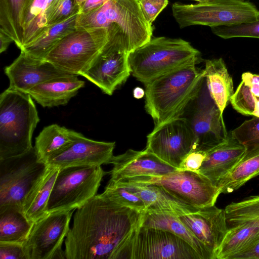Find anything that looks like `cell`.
Wrapping results in <instances>:
<instances>
[{"label":"cell","instance_id":"cell-1","mask_svg":"<svg viewBox=\"0 0 259 259\" xmlns=\"http://www.w3.org/2000/svg\"><path fill=\"white\" fill-rule=\"evenodd\" d=\"M76 209L65 240L66 259H114L122 243L141 226L143 213L101 194Z\"/></svg>","mask_w":259,"mask_h":259},{"label":"cell","instance_id":"cell-2","mask_svg":"<svg viewBox=\"0 0 259 259\" xmlns=\"http://www.w3.org/2000/svg\"><path fill=\"white\" fill-rule=\"evenodd\" d=\"M196 65L188 64L144 84L145 108L155 126L182 117L197 96L205 78Z\"/></svg>","mask_w":259,"mask_h":259},{"label":"cell","instance_id":"cell-3","mask_svg":"<svg viewBox=\"0 0 259 259\" xmlns=\"http://www.w3.org/2000/svg\"><path fill=\"white\" fill-rule=\"evenodd\" d=\"M132 74L144 84L159 76L201 60L200 51L182 38L152 37L128 54Z\"/></svg>","mask_w":259,"mask_h":259},{"label":"cell","instance_id":"cell-4","mask_svg":"<svg viewBox=\"0 0 259 259\" xmlns=\"http://www.w3.org/2000/svg\"><path fill=\"white\" fill-rule=\"evenodd\" d=\"M39 121L31 95L8 88L0 95V159L31 149L32 135Z\"/></svg>","mask_w":259,"mask_h":259},{"label":"cell","instance_id":"cell-5","mask_svg":"<svg viewBox=\"0 0 259 259\" xmlns=\"http://www.w3.org/2000/svg\"><path fill=\"white\" fill-rule=\"evenodd\" d=\"M171 10L180 28L193 25L230 26L259 18V10L248 0H208L190 5L175 3Z\"/></svg>","mask_w":259,"mask_h":259},{"label":"cell","instance_id":"cell-6","mask_svg":"<svg viewBox=\"0 0 259 259\" xmlns=\"http://www.w3.org/2000/svg\"><path fill=\"white\" fill-rule=\"evenodd\" d=\"M114 259H201L187 242L165 230L140 226L124 240Z\"/></svg>","mask_w":259,"mask_h":259},{"label":"cell","instance_id":"cell-7","mask_svg":"<svg viewBox=\"0 0 259 259\" xmlns=\"http://www.w3.org/2000/svg\"><path fill=\"white\" fill-rule=\"evenodd\" d=\"M101 166L60 169L47 206V213L70 211L95 196L106 175Z\"/></svg>","mask_w":259,"mask_h":259},{"label":"cell","instance_id":"cell-8","mask_svg":"<svg viewBox=\"0 0 259 259\" xmlns=\"http://www.w3.org/2000/svg\"><path fill=\"white\" fill-rule=\"evenodd\" d=\"M107 40L105 28H76L61 40L44 60L68 73L80 75Z\"/></svg>","mask_w":259,"mask_h":259},{"label":"cell","instance_id":"cell-9","mask_svg":"<svg viewBox=\"0 0 259 259\" xmlns=\"http://www.w3.org/2000/svg\"><path fill=\"white\" fill-rule=\"evenodd\" d=\"M48 166L39 161L34 147L17 156L0 159V207L22 208L26 197Z\"/></svg>","mask_w":259,"mask_h":259},{"label":"cell","instance_id":"cell-10","mask_svg":"<svg viewBox=\"0 0 259 259\" xmlns=\"http://www.w3.org/2000/svg\"><path fill=\"white\" fill-rule=\"evenodd\" d=\"M126 179L160 186L176 198L199 208L215 205L221 194L219 189L199 172L178 169L163 176Z\"/></svg>","mask_w":259,"mask_h":259},{"label":"cell","instance_id":"cell-11","mask_svg":"<svg viewBox=\"0 0 259 259\" xmlns=\"http://www.w3.org/2000/svg\"><path fill=\"white\" fill-rule=\"evenodd\" d=\"M223 114L211 98L204 80L198 95L182 116L193 132V150L206 151L228 137Z\"/></svg>","mask_w":259,"mask_h":259},{"label":"cell","instance_id":"cell-12","mask_svg":"<svg viewBox=\"0 0 259 259\" xmlns=\"http://www.w3.org/2000/svg\"><path fill=\"white\" fill-rule=\"evenodd\" d=\"M74 210L48 213L33 223L23 243L27 259L66 258L62 245Z\"/></svg>","mask_w":259,"mask_h":259},{"label":"cell","instance_id":"cell-13","mask_svg":"<svg viewBox=\"0 0 259 259\" xmlns=\"http://www.w3.org/2000/svg\"><path fill=\"white\" fill-rule=\"evenodd\" d=\"M195 147V136L188 121L180 117L155 126L147 137L145 149L179 169Z\"/></svg>","mask_w":259,"mask_h":259},{"label":"cell","instance_id":"cell-14","mask_svg":"<svg viewBox=\"0 0 259 259\" xmlns=\"http://www.w3.org/2000/svg\"><path fill=\"white\" fill-rule=\"evenodd\" d=\"M128 54L107 40L88 68L80 75L112 95L131 75Z\"/></svg>","mask_w":259,"mask_h":259},{"label":"cell","instance_id":"cell-15","mask_svg":"<svg viewBox=\"0 0 259 259\" xmlns=\"http://www.w3.org/2000/svg\"><path fill=\"white\" fill-rule=\"evenodd\" d=\"M115 142L93 140L80 135L65 149L49 160L48 166L62 169L72 166H96L108 164Z\"/></svg>","mask_w":259,"mask_h":259},{"label":"cell","instance_id":"cell-16","mask_svg":"<svg viewBox=\"0 0 259 259\" xmlns=\"http://www.w3.org/2000/svg\"><path fill=\"white\" fill-rule=\"evenodd\" d=\"M5 72L9 79V89L25 93L48 80L75 75L59 69L45 60L34 58L22 51L13 63L5 68Z\"/></svg>","mask_w":259,"mask_h":259},{"label":"cell","instance_id":"cell-17","mask_svg":"<svg viewBox=\"0 0 259 259\" xmlns=\"http://www.w3.org/2000/svg\"><path fill=\"white\" fill-rule=\"evenodd\" d=\"M178 217L205 246L213 259H216L229 228L225 209L213 205L201 208L196 212Z\"/></svg>","mask_w":259,"mask_h":259},{"label":"cell","instance_id":"cell-18","mask_svg":"<svg viewBox=\"0 0 259 259\" xmlns=\"http://www.w3.org/2000/svg\"><path fill=\"white\" fill-rule=\"evenodd\" d=\"M109 163L113 164L110 180L114 181L140 176H163L178 169L145 149H128L121 154L113 155Z\"/></svg>","mask_w":259,"mask_h":259},{"label":"cell","instance_id":"cell-19","mask_svg":"<svg viewBox=\"0 0 259 259\" xmlns=\"http://www.w3.org/2000/svg\"><path fill=\"white\" fill-rule=\"evenodd\" d=\"M115 182L141 198L145 204V212L165 213L178 217L196 212L201 208L180 200L160 186L126 179Z\"/></svg>","mask_w":259,"mask_h":259},{"label":"cell","instance_id":"cell-20","mask_svg":"<svg viewBox=\"0 0 259 259\" xmlns=\"http://www.w3.org/2000/svg\"><path fill=\"white\" fill-rule=\"evenodd\" d=\"M246 150L247 148L229 133L225 140L205 151L206 157L199 172L218 188L222 181L232 171Z\"/></svg>","mask_w":259,"mask_h":259},{"label":"cell","instance_id":"cell-21","mask_svg":"<svg viewBox=\"0 0 259 259\" xmlns=\"http://www.w3.org/2000/svg\"><path fill=\"white\" fill-rule=\"evenodd\" d=\"M77 76L72 75L48 80L34 87L28 93L43 107L65 105L84 86V81Z\"/></svg>","mask_w":259,"mask_h":259},{"label":"cell","instance_id":"cell-22","mask_svg":"<svg viewBox=\"0 0 259 259\" xmlns=\"http://www.w3.org/2000/svg\"><path fill=\"white\" fill-rule=\"evenodd\" d=\"M203 72L209 94L223 113L234 93L232 78L224 60L220 58L205 60Z\"/></svg>","mask_w":259,"mask_h":259},{"label":"cell","instance_id":"cell-23","mask_svg":"<svg viewBox=\"0 0 259 259\" xmlns=\"http://www.w3.org/2000/svg\"><path fill=\"white\" fill-rule=\"evenodd\" d=\"M141 226L168 231L187 242L201 259H213L205 246L183 224L178 216L165 213L145 212L142 213Z\"/></svg>","mask_w":259,"mask_h":259},{"label":"cell","instance_id":"cell-24","mask_svg":"<svg viewBox=\"0 0 259 259\" xmlns=\"http://www.w3.org/2000/svg\"><path fill=\"white\" fill-rule=\"evenodd\" d=\"M80 134L57 124L45 127L35 140L34 148L38 160L46 164L68 147Z\"/></svg>","mask_w":259,"mask_h":259},{"label":"cell","instance_id":"cell-25","mask_svg":"<svg viewBox=\"0 0 259 259\" xmlns=\"http://www.w3.org/2000/svg\"><path fill=\"white\" fill-rule=\"evenodd\" d=\"M59 170L48 166L26 197L22 210L27 219L32 223L47 214L48 202Z\"/></svg>","mask_w":259,"mask_h":259},{"label":"cell","instance_id":"cell-26","mask_svg":"<svg viewBox=\"0 0 259 259\" xmlns=\"http://www.w3.org/2000/svg\"><path fill=\"white\" fill-rule=\"evenodd\" d=\"M259 176V145L249 147L218 186L220 194L230 193Z\"/></svg>","mask_w":259,"mask_h":259},{"label":"cell","instance_id":"cell-27","mask_svg":"<svg viewBox=\"0 0 259 259\" xmlns=\"http://www.w3.org/2000/svg\"><path fill=\"white\" fill-rule=\"evenodd\" d=\"M33 225L21 207L10 205L0 207V242L23 244Z\"/></svg>","mask_w":259,"mask_h":259},{"label":"cell","instance_id":"cell-28","mask_svg":"<svg viewBox=\"0 0 259 259\" xmlns=\"http://www.w3.org/2000/svg\"><path fill=\"white\" fill-rule=\"evenodd\" d=\"M230 103L241 114L259 117V75L243 73Z\"/></svg>","mask_w":259,"mask_h":259},{"label":"cell","instance_id":"cell-29","mask_svg":"<svg viewBox=\"0 0 259 259\" xmlns=\"http://www.w3.org/2000/svg\"><path fill=\"white\" fill-rule=\"evenodd\" d=\"M78 14L60 23L48 26L33 42L21 50L30 56L44 60L49 52L66 35L76 29Z\"/></svg>","mask_w":259,"mask_h":259},{"label":"cell","instance_id":"cell-30","mask_svg":"<svg viewBox=\"0 0 259 259\" xmlns=\"http://www.w3.org/2000/svg\"><path fill=\"white\" fill-rule=\"evenodd\" d=\"M219 247L216 259H233L259 236V227L251 223L230 226Z\"/></svg>","mask_w":259,"mask_h":259},{"label":"cell","instance_id":"cell-31","mask_svg":"<svg viewBox=\"0 0 259 259\" xmlns=\"http://www.w3.org/2000/svg\"><path fill=\"white\" fill-rule=\"evenodd\" d=\"M47 0H24L21 22L23 31V47H27L37 39L46 30L42 16Z\"/></svg>","mask_w":259,"mask_h":259},{"label":"cell","instance_id":"cell-32","mask_svg":"<svg viewBox=\"0 0 259 259\" xmlns=\"http://www.w3.org/2000/svg\"><path fill=\"white\" fill-rule=\"evenodd\" d=\"M24 1L0 0V29L10 36L20 50L23 47L21 16Z\"/></svg>","mask_w":259,"mask_h":259},{"label":"cell","instance_id":"cell-33","mask_svg":"<svg viewBox=\"0 0 259 259\" xmlns=\"http://www.w3.org/2000/svg\"><path fill=\"white\" fill-rule=\"evenodd\" d=\"M228 225L251 223L259 227V195L232 202L225 208Z\"/></svg>","mask_w":259,"mask_h":259},{"label":"cell","instance_id":"cell-34","mask_svg":"<svg viewBox=\"0 0 259 259\" xmlns=\"http://www.w3.org/2000/svg\"><path fill=\"white\" fill-rule=\"evenodd\" d=\"M101 194L121 205L140 213L146 211V206L142 200L116 182L110 180Z\"/></svg>","mask_w":259,"mask_h":259},{"label":"cell","instance_id":"cell-35","mask_svg":"<svg viewBox=\"0 0 259 259\" xmlns=\"http://www.w3.org/2000/svg\"><path fill=\"white\" fill-rule=\"evenodd\" d=\"M213 34L223 39L235 37L259 38V18L254 21L211 28Z\"/></svg>","mask_w":259,"mask_h":259},{"label":"cell","instance_id":"cell-36","mask_svg":"<svg viewBox=\"0 0 259 259\" xmlns=\"http://www.w3.org/2000/svg\"><path fill=\"white\" fill-rule=\"evenodd\" d=\"M231 136L247 148L259 145V117H253L231 131Z\"/></svg>","mask_w":259,"mask_h":259},{"label":"cell","instance_id":"cell-37","mask_svg":"<svg viewBox=\"0 0 259 259\" xmlns=\"http://www.w3.org/2000/svg\"><path fill=\"white\" fill-rule=\"evenodd\" d=\"M142 11L149 23L152 24L158 15L167 6L168 0H140Z\"/></svg>","mask_w":259,"mask_h":259},{"label":"cell","instance_id":"cell-38","mask_svg":"<svg viewBox=\"0 0 259 259\" xmlns=\"http://www.w3.org/2000/svg\"><path fill=\"white\" fill-rule=\"evenodd\" d=\"M76 14H79V9L74 0H64L49 20L47 27L65 21Z\"/></svg>","mask_w":259,"mask_h":259},{"label":"cell","instance_id":"cell-39","mask_svg":"<svg viewBox=\"0 0 259 259\" xmlns=\"http://www.w3.org/2000/svg\"><path fill=\"white\" fill-rule=\"evenodd\" d=\"M205 157V151L192 150L184 157L179 169L199 172Z\"/></svg>","mask_w":259,"mask_h":259},{"label":"cell","instance_id":"cell-40","mask_svg":"<svg viewBox=\"0 0 259 259\" xmlns=\"http://www.w3.org/2000/svg\"><path fill=\"white\" fill-rule=\"evenodd\" d=\"M0 259H27L23 244L0 242Z\"/></svg>","mask_w":259,"mask_h":259},{"label":"cell","instance_id":"cell-41","mask_svg":"<svg viewBox=\"0 0 259 259\" xmlns=\"http://www.w3.org/2000/svg\"><path fill=\"white\" fill-rule=\"evenodd\" d=\"M107 1L74 0V2L79 9V14H85L97 9Z\"/></svg>","mask_w":259,"mask_h":259},{"label":"cell","instance_id":"cell-42","mask_svg":"<svg viewBox=\"0 0 259 259\" xmlns=\"http://www.w3.org/2000/svg\"><path fill=\"white\" fill-rule=\"evenodd\" d=\"M233 259H259V236Z\"/></svg>","mask_w":259,"mask_h":259},{"label":"cell","instance_id":"cell-43","mask_svg":"<svg viewBox=\"0 0 259 259\" xmlns=\"http://www.w3.org/2000/svg\"><path fill=\"white\" fill-rule=\"evenodd\" d=\"M12 42H14L12 38L0 29V53L6 51Z\"/></svg>","mask_w":259,"mask_h":259},{"label":"cell","instance_id":"cell-44","mask_svg":"<svg viewBox=\"0 0 259 259\" xmlns=\"http://www.w3.org/2000/svg\"><path fill=\"white\" fill-rule=\"evenodd\" d=\"M133 95L136 99H140L145 95V91L141 88L137 87L134 90Z\"/></svg>","mask_w":259,"mask_h":259},{"label":"cell","instance_id":"cell-45","mask_svg":"<svg viewBox=\"0 0 259 259\" xmlns=\"http://www.w3.org/2000/svg\"><path fill=\"white\" fill-rule=\"evenodd\" d=\"M191 1H194L197 2L198 3H200V2H203L207 1H208V0H191Z\"/></svg>","mask_w":259,"mask_h":259},{"label":"cell","instance_id":"cell-46","mask_svg":"<svg viewBox=\"0 0 259 259\" xmlns=\"http://www.w3.org/2000/svg\"><path fill=\"white\" fill-rule=\"evenodd\" d=\"M137 1H140V0H137Z\"/></svg>","mask_w":259,"mask_h":259}]
</instances>
